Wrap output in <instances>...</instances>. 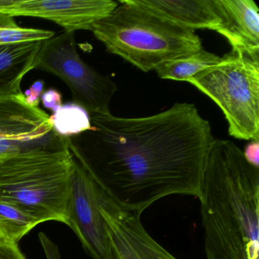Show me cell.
<instances>
[{"instance_id":"cell-1","label":"cell","mask_w":259,"mask_h":259,"mask_svg":"<svg viewBox=\"0 0 259 259\" xmlns=\"http://www.w3.org/2000/svg\"><path fill=\"white\" fill-rule=\"evenodd\" d=\"M91 128L68 138L73 157L115 202L142 213L172 195L199 198L214 138L194 104L152 116L91 114Z\"/></svg>"},{"instance_id":"cell-2","label":"cell","mask_w":259,"mask_h":259,"mask_svg":"<svg viewBox=\"0 0 259 259\" xmlns=\"http://www.w3.org/2000/svg\"><path fill=\"white\" fill-rule=\"evenodd\" d=\"M198 199L207 259H258L259 168L231 141L213 140Z\"/></svg>"},{"instance_id":"cell-3","label":"cell","mask_w":259,"mask_h":259,"mask_svg":"<svg viewBox=\"0 0 259 259\" xmlns=\"http://www.w3.org/2000/svg\"><path fill=\"white\" fill-rule=\"evenodd\" d=\"M74 158L67 137L50 139L0 161V199L19 206L42 223L67 225Z\"/></svg>"},{"instance_id":"cell-4","label":"cell","mask_w":259,"mask_h":259,"mask_svg":"<svg viewBox=\"0 0 259 259\" xmlns=\"http://www.w3.org/2000/svg\"><path fill=\"white\" fill-rule=\"evenodd\" d=\"M111 14L94 25L92 33L110 54L142 72L203 49L193 30L180 26L148 10L119 1Z\"/></svg>"},{"instance_id":"cell-5","label":"cell","mask_w":259,"mask_h":259,"mask_svg":"<svg viewBox=\"0 0 259 259\" xmlns=\"http://www.w3.org/2000/svg\"><path fill=\"white\" fill-rule=\"evenodd\" d=\"M187 82L220 107L230 136L259 140V57L231 51Z\"/></svg>"},{"instance_id":"cell-6","label":"cell","mask_w":259,"mask_h":259,"mask_svg":"<svg viewBox=\"0 0 259 259\" xmlns=\"http://www.w3.org/2000/svg\"><path fill=\"white\" fill-rule=\"evenodd\" d=\"M34 69L58 77L70 89L74 102L91 114H110L116 83L98 73L77 52L75 34L64 32L43 42Z\"/></svg>"},{"instance_id":"cell-7","label":"cell","mask_w":259,"mask_h":259,"mask_svg":"<svg viewBox=\"0 0 259 259\" xmlns=\"http://www.w3.org/2000/svg\"><path fill=\"white\" fill-rule=\"evenodd\" d=\"M101 192V187L89 171L75 158L70 176L67 226L92 258L113 259L105 222L100 210Z\"/></svg>"},{"instance_id":"cell-8","label":"cell","mask_w":259,"mask_h":259,"mask_svg":"<svg viewBox=\"0 0 259 259\" xmlns=\"http://www.w3.org/2000/svg\"><path fill=\"white\" fill-rule=\"evenodd\" d=\"M118 7L112 0H0V15L38 18L60 25L66 32L92 31L98 21Z\"/></svg>"},{"instance_id":"cell-9","label":"cell","mask_w":259,"mask_h":259,"mask_svg":"<svg viewBox=\"0 0 259 259\" xmlns=\"http://www.w3.org/2000/svg\"><path fill=\"white\" fill-rule=\"evenodd\" d=\"M99 207L113 259H177L148 234L142 213L119 205L102 189Z\"/></svg>"},{"instance_id":"cell-10","label":"cell","mask_w":259,"mask_h":259,"mask_svg":"<svg viewBox=\"0 0 259 259\" xmlns=\"http://www.w3.org/2000/svg\"><path fill=\"white\" fill-rule=\"evenodd\" d=\"M188 29L216 31L224 22L220 0H127Z\"/></svg>"},{"instance_id":"cell-11","label":"cell","mask_w":259,"mask_h":259,"mask_svg":"<svg viewBox=\"0 0 259 259\" xmlns=\"http://www.w3.org/2000/svg\"><path fill=\"white\" fill-rule=\"evenodd\" d=\"M224 22L217 32L224 36L231 51L259 57V10L253 0H220Z\"/></svg>"},{"instance_id":"cell-12","label":"cell","mask_w":259,"mask_h":259,"mask_svg":"<svg viewBox=\"0 0 259 259\" xmlns=\"http://www.w3.org/2000/svg\"><path fill=\"white\" fill-rule=\"evenodd\" d=\"M43 42L0 45V98L23 95L21 89L22 79L34 69Z\"/></svg>"},{"instance_id":"cell-13","label":"cell","mask_w":259,"mask_h":259,"mask_svg":"<svg viewBox=\"0 0 259 259\" xmlns=\"http://www.w3.org/2000/svg\"><path fill=\"white\" fill-rule=\"evenodd\" d=\"M221 58L202 49L195 54L166 62L155 71L161 79L188 81L204 69L219 63Z\"/></svg>"},{"instance_id":"cell-14","label":"cell","mask_w":259,"mask_h":259,"mask_svg":"<svg viewBox=\"0 0 259 259\" xmlns=\"http://www.w3.org/2000/svg\"><path fill=\"white\" fill-rule=\"evenodd\" d=\"M41 221L16 204L0 199V241L19 245Z\"/></svg>"},{"instance_id":"cell-15","label":"cell","mask_w":259,"mask_h":259,"mask_svg":"<svg viewBox=\"0 0 259 259\" xmlns=\"http://www.w3.org/2000/svg\"><path fill=\"white\" fill-rule=\"evenodd\" d=\"M52 130L62 137H72L91 128L90 115L75 104L62 106L50 116Z\"/></svg>"},{"instance_id":"cell-16","label":"cell","mask_w":259,"mask_h":259,"mask_svg":"<svg viewBox=\"0 0 259 259\" xmlns=\"http://www.w3.org/2000/svg\"><path fill=\"white\" fill-rule=\"evenodd\" d=\"M55 36L54 31L26 28H0V45L17 42L45 41Z\"/></svg>"},{"instance_id":"cell-17","label":"cell","mask_w":259,"mask_h":259,"mask_svg":"<svg viewBox=\"0 0 259 259\" xmlns=\"http://www.w3.org/2000/svg\"><path fill=\"white\" fill-rule=\"evenodd\" d=\"M33 147L34 146H32V145H27V143L25 142H17V141L0 138V161L17 155L22 151L29 149Z\"/></svg>"},{"instance_id":"cell-18","label":"cell","mask_w":259,"mask_h":259,"mask_svg":"<svg viewBox=\"0 0 259 259\" xmlns=\"http://www.w3.org/2000/svg\"><path fill=\"white\" fill-rule=\"evenodd\" d=\"M45 90V81L42 80L35 81L24 94L27 105L31 107H38L40 97Z\"/></svg>"},{"instance_id":"cell-19","label":"cell","mask_w":259,"mask_h":259,"mask_svg":"<svg viewBox=\"0 0 259 259\" xmlns=\"http://www.w3.org/2000/svg\"><path fill=\"white\" fill-rule=\"evenodd\" d=\"M40 101L45 108L52 110L54 113L63 106L62 95L55 89H49L44 92L40 97Z\"/></svg>"},{"instance_id":"cell-20","label":"cell","mask_w":259,"mask_h":259,"mask_svg":"<svg viewBox=\"0 0 259 259\" xmlns=\"http://www.w3.org/2000/svg\"><path fill=\"white\" fill-rule=\"evenodd\" d=\"M0 259H27L19 245L0 241Z\"/></svg>"},{"instance_id":"cell-21","label":"cell","mask_w":259,"mask_h":259,"mask_svg":"<svg viewBox=\"0 0 259 259\" xmlns=\"http://www.w3.org/2000/svg\"><path fill=\"white\" fill-rule=\"evenodd\" d=\"M243 152L244 157L248 163L259 168V142L251 141L245 146Z\"/></svg>"},{"instance_id":"cell-22","label":"cell","mask_w":259,"mask_h":259,"mask_svg":"<svg viewBox=\"0 0 259 259\" xmlns=\"http://www.w3.org/2000/svg\"><path fill=\"white\" fill-rule=\"evenodd\" d=\"M19 27L14 18L0 15V28H17Z\"/></svg>"}]
</instances>
